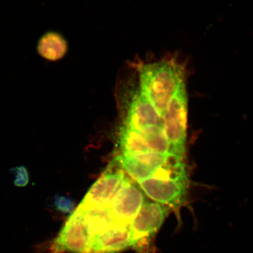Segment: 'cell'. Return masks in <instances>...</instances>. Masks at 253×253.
Returning <instances> with one entry per match:
<instances>
[{"label":"cell","instance_id":"cell-1","mask_svg":"<svg viewBox=\"0 0 253 253\" xmlns=\"http://www.w3.org/2000/svg\"><path fill=\"white\" fill-rule=\"evenodd\" d=\"M136 182L148 197L170 209L179 210L186 203L189 184L185 166L173 155L152 176Z\"/></svg>","mask_w":253,"mask_h":253},{"label":"cell","instance_id":"cell-2","mask_svg":"<svg viewBox=\"0 0 253 253\" xmlns=\"http://www.w3.org/2000/svg\"><path fill=\"white\" fill-rule=\"evenodd\" d=\"M140 91L161 117L169 101L184 81L180 65L173 59L144 63L139 68Z\"/></svg>","mask_w":253,"mask_h":253},{"label":"cell","instance_id":"cell-3","mask_svg":"<svg viewBox=\"0 0 253 253\" xmlns=\"http://www.w3.org/2000/svg\"><path fill=\"white\" fill-rule=\"evenodd\" d=\"M170 208L148 201L130 223L132 248L137 253H154V239L169 214Z\"/></svg>","mask_w":253,"mask_h":253},{"label":"cell","instance_id":"cell-4","mask_svg":"<svg viewBox=\"0 0 253 253\" xmlns=\"http://www.w3.org/2000/svg\"><path fill=\"white\" fill-rule=\"evenodd\" d=\"M163 129L169 144V154L182 159L185 153L187 96L184 82L169 101L163 117Z\"/></svg>","mask_w":253,"mask_h":253},{"label":"cell","instance_id":"cell-5","mask_svg":"<svg viewBox=\"0 0 253 253\" xmlns=\"http://www.w3.org/2000/svg\"><path fill=\"white\" fill-rule=\"evenodd\" d=\"M126 173L117 158L105 169L88 192L78 209L85 211L94 208H109L111 201L122 186Z\"/></svg>","mask_w":253,"mask_h":253},{"label":"cell","instance_id":"cell-6","mask_svg":"<svg viewBox=\"0 0 253 253\" xmlns=\"http://www.w3.org/2000/svg\"><path fill=\"white\" fill-rule=\"evenodd\" d=\"M91 240L83 212L76 209L55 240L54 253H90Z\"/></svg>","mask_w":253,"mask_h":253},{"label":"cell","instance_id":"cell-7","mask_svg":"<svg viewBox=\"0 0 253 253\" xmlns=\"http://www.w3.org/2000/svg\"><path fill=\"white\" fill-rule=\"evenodd\" d=\"M135 181L126 175L122 186L109 206L116 222L130 224L145 203V195Z\"/></svg>","mask_w":253,"mask_h":253},{"label":"cell","instance_id":"cell-8","mask_svg":"<svg viewBox=\"0 0 253 253\" xmlns=\"http://www.w3.org/2000/svg\"><path fill=\"white\" fill-rule=\"evenodd\" d=\"M130 224L114 222L91 237L90 253H120L132 248Z\"/></svg>","mask_w":253,"mask_h":253},{"label":"cell","instance_id":"cell-9","mask_svg":"<svg viewBox=\"0 0 253 253\" xmlns=\"http://www.w3.org/2000/svg\"><path fill=\"white\" fill-rule=\"evenodd\" d=\"M168 156L169 154L149 151L136 155L120 154L116 158L126 174L138 181L152 176L162 167Z\"/></svg>","mask_w":253,"mask_h":253},{"label":"cell","instance_id":"cell-10","mask_svg":"<svg viewBox=\"0 0 253 253\" xmlns=\"http://www.w3.org/2000/svg\"><path fill=\"white\" fill-rule=\"evenodd\" d=\"M123 125L141 131L151 126H163V119L154 105L139 91L131 100Z\"/></svg>","mask_w":253,"mask_h":253},{"label":"cell","instance_id":"cell-11","mask_svg":"<svg viewBox=\"0 0 253 253\" xmlns=\"http://www.w3.org/2000/svg\"><path fill=\"white\" fill-rule=\"evenodd\" d=\"M38 53L42 57L56 61L62 59L68 51V44L65 38L56 32L50 31L41 37L38 43Z\"/></svg>","mask_w":253,"mask_h":253},{"label":"cell","instance_id":"cell-12","mask_svg":"<svg viewBox=\"0 0 253 253\" xmlns=\"http://www.w3.org/2000/svg\"><path fill=\"white\" fill-rule=\"evenodd\" d=\"M118 146L123 155L140 154L151 151L141 131L123 124L118 134Z\"/></svg>","mask_w":253,"mask_h":253},{"label":"cell","instance_id":"cell-13","mask_svg":"<svg viewBox=\"0 0 253 253\" xmlns=\"http://www.w3.org/2000/svg\"><path fill=\"white\" fill-rule=\"evenodd\" d=\"M80 211L83 212V217L91 237L95 234L104 231L112 225L113 223L116 222L111 215L109 208H94L85 211L81 210Z\"/></svg>","mask_w":253,"mask_h":253},{"label":"cell","instance_id":"cell-14","mask_svg":"<svg viewBox=\"0 0 253 253\" xmlns=\"http://www.w3.org/2000/svg\"><path fill=\"white\" fill-rule=\"evenodd\" d=\"M150 150L160 154H169V144L163 126H154L141 131Z\"/></svg>","mask_w":253,"mask_h":253},{"label":"cell","instance_id":"cell-15","mask_svg":"<svg viewBox=\"0 0 253 253\" xmlns=\"http://www.w3.org/2000/svg\"><path fill=\"white\" fill-rule=\"evenodd\" d=\"M60 208L62 209L65 212H71L73 210V203L72 201L66 198H61L59 201Z\"/></svg>","mask_w":253,"mask_h":253}]
</instances>
